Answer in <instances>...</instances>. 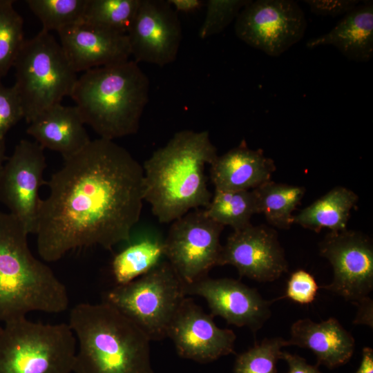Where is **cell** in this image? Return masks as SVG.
I'll return each instance as SVG.
<instances>
[{"label": "cell", "mask_w": 373, "mask_h": 373, "mask_svg": "<svg viewBox=\"0 0 373 373\" xmlns=\"http://www.w3.org/2000/svg\"><path fill=\"white\" fill-rule=\"evenodd\" d=\"M64 160L39 207L40 258L55 262L77 248L111 249L128 242L143 207L142 165L125 148L100 137Z\"/></svg>", "instance_id": "1"}, {"label": "cell", "mask_w": 373, "mask_h": 373, "mask_svg": "<svg viewBox=\"0 0 373 373\" xmlns=\"http://www.w3.org/2000/svg\"><path fill=\"white\" fill-rule=\"evenodd\" d=\"M217 157L207 131L182 130L144 162V200L160 222L207 207L212 193L204 170Z\"/></svg>", "instance_id": "2"}, {"label": "cell", "mask_w": 373, "mask_h": 373, "mask_svg": "<svg viewBox=\"0 0 373 373\" xmlns=\"http://www.w3.org/2000/svg\"><path fill=\"white\" fill-rule=\"evenodd\" d=\"M68 324L77 340L73 372L154 373L151 340L109 303H79Z\"/></svg>", "instance_id": "3"}, {"label": "cell", "mask_w": 373, "mask_h": 373, "mask_svg": "<svg viewBox=\"0 0 373 373\" xmlns=\"http://www.w3.org/2000/svg\"><path fill=\"white\" fill-rule=\"evenodd\" d=\"M28 232L13 215L0 211V322L31 312L58 314L69 303L64 284L28 244Z\"/></svg>", "instance_id": "4"}, {"label": "cell", "mask_w": 373, "mask_h": 373, "mask_svg": "<svg viewBox=\"0 0 373 373\" xmlns=\"http://www.w3.org/2000/svg\"><path fill=\"white\" fill-rule=\"evenodd\" d=\"M149 95L148 77L128 59L84 72L70 97L84 123L113 140L137 132Z\"/></svg>", "instance_id": "5"}, {"label": "cell", "mask_w": 373, "mask_h": 373, "mask_svg": "<svg viewBox=\"0 0 373 373\" xmlns=\"http://www.w3.org/2000/svg\"><path fill=\"white\" fill-rule=\"evenodd\" d=\"M13 67L14 86L28 124L70 96L78 78L60 44L42 29L25 40Z\"/></svg>", "instance_id": "6"}, {"label": "cell", "mask_w": 373, "mask_h": 373, "mask_svg": "<svg viewBox=\"0 0 373 373\" xmlns=\"http://www.w3.org/2000/svg\"><path fill=\"white\" fill-rule=\"evenodd\" d=\"M76 350L66 323L44 324L25 316L0 327V373H72Z\"/></svg>", "instance_id": "7"}, {"label": "cell", "mask_w": 373, "mask_h": 373, "mask_svg": "<svg viewBox=\"0 0 373 373\" xmlns=\"http://www.w3.org/2000/svg\"><path fill=\"white\" fill-rule=\"evenodd\" d=\"M184 284L167 260L143 276L106 292L103 301L134 322L151 341L167 337L172 320L186 297Z\"/></svg>", "instance_id": "8"}, {"label": "cell", "mask_w": 373, "mask_h": 373, "mask_svg": "<svg viewBox=\"0 0 373 373\" xmlns=\"http://www.w3.org/2000/svg\"><path fill=\"white\" fill-rule=\"evenodd\" d=\"M223 229L204 209L191 210L172 222L164 240V257L185 285L207 277L218 265Z\"/></svg>", "instance_id": "9"}, {"label": "cell", "mask_w": 373, "mask_h": 373, "mask_svg": "<svg viewBox=\"0 0 373 373\" xmlns=\"http://www.w3.org/2000/svg\"><path fill=\"white\" fill-rule=\"evenodd\" d=\"M307 21L291 0H249L236 19L238 38L272 57H278L304 36Z\"/></svg>", "instance_id": "10"}, {"label": "cell", "mask_w": 373, "mask_h": 373, "mask_svg": "<svg viewBox=\"0 0 373 373\" xmlns=\"http://www.w3.org/2000/svg\"><path fill=\"white\" fill-rule=\"evenodd\" d=\"M319 250L334 271L332 283L321 288L356 305L369 298L373 289V246L369 238L347 229L329 232Z\"/></svg>", "instance_id": "11"}, {"label": "cell", "mask_w": 373, "mask_h": 373, "mask_svg": "<svg viewBox=\"0 0 373 373\" xmlns=\"http://www.w3.org/2000/svg\"><path fill=\"white\" fill-rule=\"evenodd\" d=\"M44 149L37 142L21 140L5 162L0 176V202L35 234L41 198L39 191L47 182Z\"/></svg>", "instance_id": "12"}, {"label": "cell", "mask_w": 373, "mask_h": 373, "mask_svg": "<svg viewBox=\"0 0 373 373\" xmlns=\"http://www.w3.org/2000/svg\"><path fill=\"white\" fill-rule=\"evenodd\" d=\"M127 36L135 62L164 66L176 59L182 38L181 23L168 1L140 0Z\"/></svg>", "instance_id": "13"}, {"label": "cell", "mask_w": 373, "mask_h": 373, "mask_svg": "<svg viewBox=\"0 0 373 373\" xmlns=\"http://www.w3.org/2000/svg\"><path fill=\"white\" fill-rule=\"evenodd\" d=\"M235 267L240 276L258 282L274 281L288 271L277 232L265 225L235 230L222 246L218 265Z\"/></svg>", "instance_id": "14"}, {"label": "cell", "mask_w": 373, "mask_h": 373, "mask_svg": "<svg viewBox=\"0 0 373 373\" xmlns=\"http://www.w3.org/2000/svg\"><path fill=\"white\" fill-rule=\"evenodd\" d=\"M213 318L191 298L183 300L167 336L180 357L207 363L233 352L236 334L218 327Z\"/></svg>", "instance_id": "15"}, {"label": "cell", "mask_w": 373, "mask_h": 373, "mask_svg": "<svg viewBox=\"0 0 373 373\" xmlns=\"http://www.w3.org/2000/svg\"><path fill=\"white\" fill-rule=\"evenodd\" d=\"M184 290L186 296L204 298L213 316H221L229 324L246 326L254 332L270 317V306L276 300H267L256 289L227 278L207 276L184 285Z\"/></svg>", "instance_id": "16"}, {"label": "cell", "mask_w": 373, "mask_h": 373, "mask_svg": "<svg viewBox=\"0 0 373 373\" xmlns=\"http://www.w3.org/2000/svg\"><path fill=\"white\" fill-rule=\"evenodd\" d=\"M60 45L75 73L129 59L127 35L79 22L57 32Z\"/></svg>", "instance_id": "17"}, {"label": "cell", "mask_w": 373, "mask_h": 373, "mask_svg": "<svg viewBox=\"0 0 373 373\" xmlns=\"http://www.w3.org/2000/svg\"><path fill=\"white\" fill-rule=\"evenodd\" d=\"M276 170L274 161L262 150L249 149L245 142L218 156L210 165L215 190H253L271 180Z\"/></svg>", "instance_id": "18"}, {"label": "cell", "mask_w": 373, "mask_h": 373, "mask_svg": "<svg viewBox=\"0 0 373 373\" xmlns=\"http://www.w3.org/2000/svg\"><path fill=\"white\" fill-rule=\"evenodd\" d=\"M296 345L310 350L317 365L333 369L347 363L353 355L355 341L352 334L334 318L321 323L309 318L296 321L291 327L287 346Z\"/></svg>", "instance_id": "19"}, {"label": "cell", "mask_w": 373, "mask_h": 373, "mask_svg": "<svg viewBox=\"0 0 373 373\" xmlns=\"http://www.w3.org/2000/svg\"><path fill=\"white\" fill-rule=\"evenodd\" d=\"M84 124L75 106L59 104L29 123L26 131L44 149L57 151L65 159L90 141Z\"/></svg>", "instance_id": "20"}, {"label": "cell", "mask_w": 373, "mask_h": 373, "mask_svg": "<svg viewBox=\"0 0 373 373\" xmlns=\"http://www.w3.org/2000/svg\"><path fill=\"white\" fill-rule=\"evenodd\" d=\"M331 45L347 59L367 62L373 56V3L357 5L328 32L307 41L306 46L314 48Z\"/></svg>", "instance_id": "21"}, {"label": "cell", "mask_w": 373, "mask_h": 373, "mask_svg": "<svg viewBox=\"0 0 373 373\" xmlns=\"http://www.w3.org/2000/svg\"><path fill=\"white\" fill-rule=\"evenodd\" d=\"M358 199L353 191L336 186L294 216L293 224L316 232L323 228L334 233L343 231Z\"/></svg>", "instance_id": "22"}, {"label": "cell", "mask_w": 373, "mask_h": 373, "mask_svg": "<svg viewBox=\"0 0 373 373\" xmlns=\"http://www.w3.org/2000/svg\"><path fill=\"white\" fill-rule=\"evenodd\" d=\"M164 257V240L160 238L146 236L128 241L111 263L116 284H126L143 276L162 262Z\"/></svg>", "instance_id": "23"}, {"label": "cell", "mask_w": 373, "mask_h": 373, "mask_svg": "<svg viewBox=\"0 0 373 373\" xmlns=\"http://www.w3.org/2000/svg\"><path fill=\"white\" fill-rule=\"evenodd\" d=\"M257 212L278 229H287L293 224L292 214L305 193L303 186L269 180L253 189Z\"/></svg>", "instance_id": "24"}, {"label": "cell", "mask_w": 373, "mask_h": 373, "mask_svg": "<svg viewBox=\"0 0 373 373\" xmlns=\"http://www.w3.org/2000/svg\"><path fill=\"white\" fill-rule=\"evenodd\" d=\"M204 209L213 220L224 227L229 226L233 231L250 225L252 216L258 213L253 190H214L209 204Z\"/></svg>", "instance_id": "25"}, {"label": "cell", "mask_w": 373, "mask_h": 373, "mask_svg": "<svg viewBox=\"0 0 373 373\" xmlns=\"http://www.w3.org/2000/svg\"><path fill=\"white\" fill-rule=\"evenodd\" d=\"M140 0H87L81 22L127 35Z\"/></svg>", "instance_id": "26"}, {"label": "cell", "mask_w": 373, "mask_h": 373, "mask_svg": "<svg viewBox=\"0 0 373 373\" xmlns=\"http://www.w3.org/2000/svg\"><path fill=\"white\" fill-rule=\"evenodd\" d=\"M13 2L0 0V81L13 67L25 41L23 19Z\"/></svg>", "instance_id": "27"}, {"label": "cell", "mask_w": 373, "mask_h": 373, "mask_svg": "<svg viewBox=\"0 0 373 373\" xmlns=\"http://www.w3.org/2000/svg\"><path fill=\"white\" fill-rule=\"evenodd\" d=\"M87 0H27L30 10L40 20L42 30L61 29L82 21Z\"/></svg>", "instance_id": "28"}, {"label": "cell", "mask_w": 373, "mask_h": 373, "mask_svg": "<svg viewBox=\"0 0 373 373\" xmlns=\"http://www.w3.org/2000/svg\"><path fill=\"white\" fill-rule=\"evenodd\" d=\"M285 346L287 341L281 337L265 338L237 356L234 373H277V362Z\"/></svg>", "instance_id": "29"}, {"label": "cell", "mask_w": 373, "mask_h": 373, "mask_svg": "<svg viewBox=\"0 0 373 373\" xmlns=\"http://www.w3.org/2000/svg\"><path fill=\"white\" fill-rule=\"evenodd\" d=\"M249 0H209L205 3L206 15L198 36L204 39L223 31L234 19Z\"/></svg>", "instance_id": "30"}, {"label": "cell", "mask_w": 373, "mask_h": 373, "mask_svg": "<svg viewBox=\"0 0 373 373\" xmlns=\"http://www.w3.org/2000/svg\"><path fill=\"white\" fill-rule=\"evenodd\" d=\"M23 118L20 99L14 86L6 87L0 81V140Z\"/></svg>", "instance_id": "31"}, {"label": "cell", "mask_w": 373, "mask_h": 373, "mask_svg": "<svg viewBox=\"0 0 373 373\" xmlns=\"http://www.w3.org/2000/svg\"><path fill=\"white\" fill-rule=\"evenodd\" d=\"M318 288L312 275L298 269L289 278L285 297L301 305H308L315 299Z\"/></svg>", "instance_id": "32"}, {"label": "cell", "mask_w": 373, "mask_h": 373, "mask_svg": "<svg viewBox=\"0 0 373 373\" xmlns=\"http://www.w3.org/2000/svg\"><path fill=\"white\" fill-rule=\"evenodd\" d=\"M310 11L316 15L336 17L345 15L357 5L358 0H305Z\"/></svg>", "instance_id": "33"}, {"label": "cell", "mask_w": 373, "mask_h": 373, "mask_svg": "<svg viewBox=\"0 0 373 373\" xmlns=\"http://www.w3.org/2000/svg\"><path fill=\"white\" fill-rule=\"evenodd\" d=\"M281 359L285 360L288 365L287 373H322L318 370V365H310L304 358L296 354L283 351Z\"/></svg>", "instance_id": "34"}, {"label": "cell", "mask_w": 373, "mask_h": 373, "mask_svg": "<svg viewBox=\"0 0 373 373\" xmlns=\"http://www.w3.org/2000/svg\"><path fill=\"white\" fill-rule=\"evenodd\" d=\"M178 12L191 13L200 10L205 3L202 0H167Z\"/></svg>", "instance_id": "35"}, {"label": "cell", "mask_w": 373, "mask_h": 373, "mask_svg": "<svg viewBox=\"0 0 373 373\" xmlns=\"http://www.w3.org/2000/svg\"><path fill=\"white\" fill-rule=\"evenodd\" d=\"M358 312L354 323L366 324L372 327V301L368 298L357 305Z\"/></svg>", "instance_id": "36"}, {"label": "cell", "mask_w": 373, "mask_h": 373, "mask_svg": "<svg viewBox=\"0 0 373 373\" xmlns=\"http://www.w3.org/2000/svg\"><path fill=\"white\" fill-rule=\"evenodd\" d=\"M355 373H373V350L372 348L363 347L361 362Z\"/></svg>", "instance_id": "37"}, {"label": "cell", "mask_w": 373, "mask_h": 373, "mask_svg": "<svg viewBox=\"0 0 373 373\" xmlns=\"http://www.w3.org/2000/svg\"><path fill=\"white\" fill-rule=\"evenodd\" d=\"M6 146H5V139L0 140V176L2 172L3 165L6 162Z\"/></svg>", "instance_id": "38"}]
</instances>
